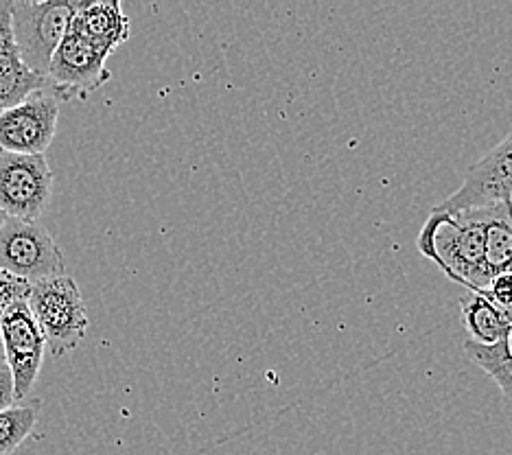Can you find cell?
<instances>
[{"instance_id": "cell-5", "label": "cell", "mask_w": 512, "mask_h": 455, "mask_svg": "<svg viewBox=\"0 0 512 455\" xmlns=\"http://www.w3.org/2000/svg\"><path fill=\"white\" fill-rule=\"evenodd\" d=\"M53 173L44 156L0 151V210L7 217L38 221L51 200Z\"/></svg>"}, {"instance_id": "cell-13", "label": "cell", "mask_w": 512, "mask_h": 455, "mask_svg": "<svg viewBox=\"0 0 512 455\" xmlns=\"http://www.w3.org/2000/svg\"><path fill=\"white\" fill-rule=\"evenodd\" d=\"M462 313L467 329L477 344H497L512 333V313L495 307L491 300L480 294H473L462 302Z\"/></svg>"}, {"instance_id": "cell-7", "label": "cell", "mask_w": 512, "mask_h": 455, "mask_svg": "<svg viewBox=\"0 0 512 455\" xmlns=\"http://www.w3.org/2000/svg\"><path fill=\"white\" fill-rule=\"evenodd\" d=\"M108 53L99 46L81 38L73 29L62 40L60 49L55 51L46 81L57 99H84L90 92L99 90L110 81V70L106 66Z\"/></svg>"}, {"instance_id": "cell-16", "label": "cell", "mask_w": 512, "mask_h": 455, "mask_svg": "<svg viewBox=\"0 0 512 455\" xmlns=\"http://www.w3.org/2000/svg\"><path fill=\"white\" fill-rule=\"evenodd\" d=\"M29 291H31V283H27V280L0 270V315L14 305V302L27 300Z\"/></svg>"}, {"instance_id": "cell-3", "label": "cell", "mask_w": 512, "mask_h": 455, "mask_svg": "<svg viewBox=\"0 0 512 455\" xmlns=\"http://www.w3.org/2000/svg\"><path fill=\"white\" fill-rule=\"evenodd\" d=\"M81 3L49 0V3H11V33L22 62L46 79L55 51L73 27Z\"/></svg>"}, {"instance_id": "cell-15", "label": "cell", "mask_w": 512, "mask_h": 455, "mask_svg": "<svg viewBox=\"0 0 512 455\" xmlns=\"http://www.w3.org/2000/svg\"><path fill=\"white\" fill-rule=\"evenodd\" d=\"M40 401L33 405H11L0 412V455L16 451L31 434L40 416Z\"/></svg>"}, {"instance_id": "cell-14", "label": "cell", "mask_w": 512, "mask_h": 455, "mask_svg": "<svg viewBox=\"0 0 512 455\" xmlns=\"http://www.w3.org/2000/svg\"><path fill=\"white\" fill-rule=\"evenodd\" d=\"M464 353L491 377L504 394V403L512 412V333L497 344H477L473 340L464 342Z\"/></svg>"}, {"instance_id": "cell-12", "label": "cell", "mask_w": 512, "mask_h": 455, "mask_svg": "<svg viewBox=\"0 0 512 455\" xmlns=\"http://www.w3.org/2000/svg\"><path fill=\"white\" fill-rule=\"evenodd\" d=\"M484 224V261L488 272H512V206L502 202L495 206L477 208Z\"/></svg>"}, {"instance_id": "cell-6", "label": "cell", "mask_w": 512, "mask_h": 455, "mask_svg": "<svg viewBox=\"0 0 512 455\" xmlns=\"http://www.w3.org/2000/svg\"><path fill=\"white\" fill-rule=\"evenodd\" d=\"M512 195V132L467 171L462 186L432 210L464 213L508 202Z\"/></svg>"}, {"instance_id": "cell-11", "label": "cell", "mask_w": 512, "mask_h": 455, "mask_svg": "<svg viewBox=\"0 0 512 455\" xmlns=\"http://www.w3.org/2000/svg\"><path fill=\"white\" fill-rule=\"evenodd\" d=\"M75 33L86 38L101 51L112 55L121 44L130 40V18L123 14L119 0H92V3H81L73 27Z\"/></svg>"}, {"instance_id": "cell-10", "label": "cell", "mask_w": 512, "mask_h": 455, "mask_svg": "<svg viewBox=\"0 0 512 455\" xmlns=\"http://www.w3.org/2000/svg\"><path fill=\"white\" fill-rule=\"evenodd\" d=\"M9 5L7 0H0V114L36 92L51 90L49 81L33 73L22 62L14 33H11Z\"/></svg>"}, {"instance_id": "cell-2", "label": "cell", "mask_w": 512, "mask_h": 455, "mask_svg": "<svg viewBox=\"0 0 512 455\" xmlns=\"http://www.w3.org/2000/svg\"><path fill=\"white\" fill-rule=\"evenodd\" d=\"M27 305L44 335L46 350L64 357L75 350L88 331V311L71 276L46 278L33 283Z\"/></svg>"}, {"instance_id": "cell-4", "label": "cell", "mask_w": 512, "mask_h": 455, "mask_svg": "<svg viewBox=\"0 0 512 455\" xmlns=\"http://www.w3.org/2000/svg\"><path fill=\"white\" fill-rule=\"evenodd\" d=\"M0 270L27 283L66 276V261L40 221L7 217L0 228Z\"/></svg>"}, {"instance_id": "cell-18", "label": "cell", "mask_w": 512, "mask_h": 455, "mask_svg": "<svg viewBox=\"0 0 512 455\" xmlns=\"http://www.w3.org/2000/svg\"><path fill=\"white\" fill-rule=\"evenodd\" d=\"M16 403V394H14V377H11V370L7 364L0 366V412L7 410Z\"/></svg>"}, {"instance_id": "cell-20", "label": "cell", "mask_w": 512, "mask_h": 455, "mask_svg": "<svg viewBox=\"0 0 512 455\" xmlns=\"http://www.w3.org/2000/svg\"><path fill=\"white\" fill-rule=\"evenodd\" d=\"M5 219H7V215L3 213V210H0V228H3V224H5Z\"/></svg>"}, {"instance_id": "cell-19", "label": "cell", "mask_w": 512, "mask_h": 455, "mask_svg": "<svg viewBox=\"0 0 512 455\" xmlns=\"http://www.w3.org/2000/svg\"><path fill=\"white\" fill-rule=\"evenodd\" d=\"M5 364V350H3V340H0V366Z\"/></svg>"}, {"instance_id": "cell-1", "label": "cell", "mask_w": 512, "mask_h": 455, "mask_svg": "<svg viewBox=\"0 0 512 455\" xmlns=\"http://www.w3.org/2000/svg\"><path fill=\"white\" fill-rule=\"evenodd\" d=\"M418 252L434 261L453 283L480 294L493 276L484 261V224L480 210L436 213L418 232Z\"/></svg>"}, {"instance_id": "cell-8", "label": "cell", "mask_w": 512, "mask_h": 455, "mask_svg": "<svg viewBox=\"0 0 512 455\" xmlns=\"http://www.w3.org/2000/svg\"><path fill=\"white\" fill-rule=\"evenodd\" d=\"M60 99L51 90L31 95L0 114V151L22 156H44L57 132Z\"/></svg>"}, {"instance_id": "cell-21", "label": "cell", "mask_w": 512, "mask_h": 455, "mask_svg": "<svg viewBox=\"0 0 512 455\" xmlns=\"http://www.w3.org/2000/svg\"><path fill=\"white\" fill-rule=\"evenodd\" d=\"M508 202H510V206H512V195H510V200H508Z\"/></svg>"}, {"instance_id": "cell-17", "label": "cell", "mask_w": 512, "mask_h": 455, "mask_svg": "<svg viewBox=\"0 0 512 455\" xmlns=\"http://www.w3.org/2000/svg\"><path fill=\"white\" fill-rule=\"evenodd\" d=\"M480 296L486 300H491L495 307H499L506 313H512V272L506 274H497L484 291H480Z\"/></svg>"}, {"instance_id": "cell-9", "label": "cell", "mask_w": 512, "mask_h": 455, "mask_svg": "<svg viewBox=\"0 0 512 455\" xmlns=\"http://www.w3.org/2000/svg\"><path fill=\"white\" fill-rule=\"evenodd\" d=\"M0 340H3L5 364L14 377L16 401L27 399L40 375L46 353L44 335L38 322L33 320L27 300L14 302L0 315Z\"/></svg>"}]
</instances>
